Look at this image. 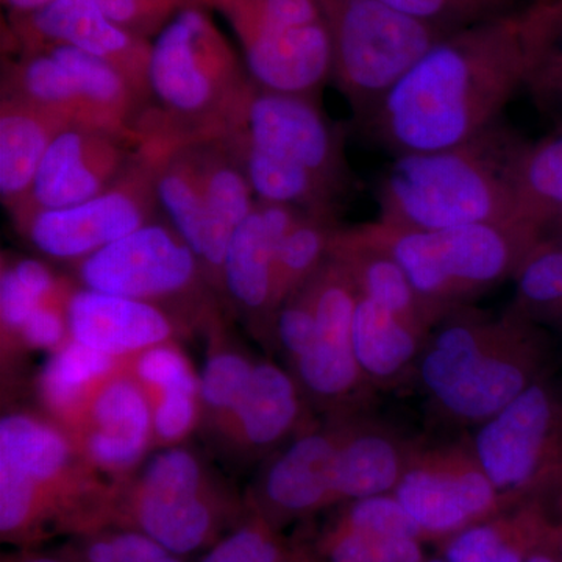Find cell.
<instances>
[{
  "label": "cell",
  "mask_w": 562,
  "mask_h": 562,
  "mask_svg": "<svg viewBox=\"0 0 562 562\" xmlns=\"http://www.w3.org/2000/svg\"><path fill=\"white\" fill-rule=\"evenodd\" d=\"M561 21L562 0H535L450 33L395 85L362 132L395 157L479 138L527 88Z\"/></svg>",
  "instance_id": "cell-1"
},
{
  "label": "cell",
  "mask_w": 562,
  "mask_h": 562,
  "mask_svg": "<svg viewBox=\"0 0 562 562\" xmlns=\"http://www.w3.org/2000/svg\"><path fill=\"white\" fill-rule=\"evenodd\" d=\"M524 144L498 122L453 149L398 155L376 187L379 221L409 231L519 224L514 166Z\"/></svg>",
  "instance_id": "cell-2"
},
{
  "label": "cell",
  "mask_w": 562,
  "mask_h": 562,
  "mask_svg": "<svg viewBox=\"0 0 562 562\" xmlns=\"http://www.w3.org/2000/svg\"><path fill=\"white\" fill-rule=\"evenodd\" d=\"M536 349L531 319L513 306L498 316L464 306L432 328L414 375L436 412L480 427L538 383Z\"/></svg>",
  "instance_id": "cell-3"
},
{
  "label": "cell",
  "mask_w": 562,
  "mask_h": 562,
  "mask_svg": "<svg viewBox=\"0 0 562 562\" xmlns=\"http://www.w3.org/2000/svg\"><path fill=\"white\" fill-rule=\"evenodd\" d=\"M150 101L144 146L158 150L233 132L251 81L228 44L195 7L180 10L150 49Z\"/></svg>",
  "instance_id": "cell-4"
},
{
  "label": "cell",
  "mask_w": 562,
  "mask_h": 562,
  "mask_svg": "<svg viewBox=\"0 0 562 562\" xmlns=\"http://www.w3.org/2000/svg\"><path fill=\"white\" fill-rule=\"evenodd\" d=\"M358 228L402 266L439 321L516 276L539 244L538 233L522 224L409 231L376 221Z\"/></svg>",
  "instance_id": "cell-5"
},
{
  "label": "cell",
  "mask_w": 562,
  "mask_h": 562,
  "mask_svg": "<svg viewBox=\"0 0 562 562\" xmlns=\"http://www.w3.org/2000/svg\"><path fill=\"white\" fill-rule=\"evenodd\" d=\"M333 38V76L358 127L452 31L375 0H322ZM457 32V31H454Z\"/></svg>",
  "instance_id": "cell-6"
},
{
  "label": "cell",
  "mask_w": 562,
  "mask_h": 562,
  "mask_svg": "<svg viewBox=\"0 0 562 562\" xmlns=\"http://www.w3.org/2000/svg\"><path fill=\"white\" fill-rule=\"evenodd\" d=\"M255 87L317 99L333 76L330 22L322 0H220Z\"/></svg>",
  "instance_id": "cell-7"
},
{
  "label": "cell",
  "mask_w": 562,
  "mask_h": 562,
  "mask_svg": "<svg viewBox=\"0 0 562 562\" xmlns=\"http://www.w3.org/2000/svg\"><path fill=\"white\" fill-rule=\"evenodd\" d=\"M113 513L177 557L213 546L225 520L206 465L191 450L176 446L144 465L124 505Z\"/></svg>",
  "instance_id": "cell-8"
},
{
  "label": "cell",
  "mask_w": 562,
  "mask_h": 562,
  "mask_svg": "<svg viewBox=\"0 0 562 562\" xmlns=\"http://www.w3.org/2000/svg\"><path fill=\"white\" fill-rule=\"evenodd\" d=\"M3 94L55 111L72 124L117 133L135 103V92L120 70L63 43H35L7 76Z\"/></svg>",
  "instance_id": "cell-9"
},
{
  "label": "cell",
  "mask_w": 562,
  "mask_h": 562,
  "mask_svg": "<svg viewBox=\"0 0 562 562\" xmlns=\"http://www.w3.org/2000/svg\"><path fill=\"white\" fill-rule=\"evenodd\" d=\"M427 539H450L509 508L473 450L471 439L417 446L392 492Z\"/></svg>",
  "instance_id": "cell-10"
},
{
  "label": "cell",
  "mask_w": 562,
  "mask_h": 562,
  "mask_svg": "<svg viewBox=\"0 0 562 562\" xmlns=\"http://www.w3.org/2000/svg\"><path fill=\"white\" fill-rule=\"evenodd\" d=\"M227 136L312 172L341 198L351 188L342 133L317 99L265 91L251 83L238 124Z\"/></svg>",
  "instance_id": "cell-11"
},
{
  "label": "cell",
  "mask_w": 562,
  "mask_h": 562,
  "mask_svg": "<svg viewBox=\"0 0 562 562\" xmlns=\"http://www.w3.org/2000/svg\"><path fill=\"white\" fill-rule=\"evenodd\" d=\"M83 288L160 305L205 277L199 258L169 224L155 220L77 265Z\"/></svg>",
  "instance_id": "cell-12"
},
{
  "label": "cell",
  "mask_w": 562,
  "mask_h": 562,
  "mask_svg": "<svg viewBox=\"0 0 562 562\" xmlns=\"http://www.w3.org/2000/svg\"><path fill=\"white\" fill-rule=\"evenodd\" d=\"M143 140L106 128L70 124L47 149L29 194L13 211L18 225L40 211L98 198L120 183L143 158Z\"/></svg>",
  "instance_id": "cell-13"
},
{
  "label": "cell",
  "mask_w": 562,
  "mask_h": 562,
  "mask_svg": "<svg viewBox=\"0 0 562 562\" xmlns=\"http://www.w3.org/2000/svg\"><path fill=\"white\" fill-rule=\"evenodd\" d=\"M160 214L149 157L144 151L138 165L109 191L79 205L40 211L18 227L46 257L80 261Z\"/></svg>",
  "instance_id": "cell-14"
},
{
  "label": "cell",
  "mask_w": 562,
  "mask_h": 562,
  "mask_svg": "<svg viewBox=\"0 0 562 562\" xmlns=\"http://www.w3.org/2000/svg\"><path fill=\"white\" fill-rule=\"evenodd\" d=\"M562 414L553 395L535 383L497 416L480 425L472 446L503 497L517 503L553 465Z\"/></svg>",
  "instance_id": "cell-15"
},
{
  "label": "cell",
  "mask_w": 562,
  "mask_h": 562,
  "mask_svg": "<svg viewBox=\"0 0 562 562\" xmlns=\"http://www.w3.org/2000/svg\"><path fill=\"white\" fill-rule=\"evenodd\" d=\"M77 452L60 428L24 413H11L0 422V465L13 469L38 492L47 525L92 528L99 524L81 506L88 497L87 479H79Z\"/></svg>",
  "instance_id": "cell-16"
},
{
  "label": "cell",
  "mask_w": 562,
  "mask_h": 562,
  "mask_svg": "<svg viewBox=\"0 0 562 562\" xmlns=\"http://www.w3.org/2000/svg\"><path fill=\"white\" fill-rule=\"evenodd\" d=\"M346 422L302 432L281 450L260 483L261 516L269 525L335 505V465Z\"/></svg>",
  "instance_id": "cell-17"
},
{
  "label": "cell",
  "mask_w": 562,
  "mask_h": 562,
  "mask_svg": "<svg viewBox=\"0 0 562 562\" xmlns=\"http://www.w3.org/2000/svg\"><path fill=\"white\" fill-rule=\"evenodd\" d=\"M35 43H63L114 66L149 105L151 47L110 20L98 0H52L29 13Z\"/></svg>",
  "instance_id": "cell-18"
},
{
  "label": "cell",
  "mask_w": 562,
  "mask_h": 562,
  "mask_svg": "<svg viewBox=\"0 0 562 562\" xmlns=\"http://www.w3.org/2000/svg\"><path fill=\"white\" fill-rule=\"evenodd\" d=\"M79 428L91 465L116 475L132 471L154 439L149 395L135 376L117 373L95 392Z\"/></svg>",
  "instance_id": "cell-19"
},
{
  "label": "cell",
  "mask_w": 562,
  "mask_h": 562,
  "mask_svg": "<svg viewBox=\"0 0 562 562\" xmlns=\"http://www.w3.org/2000/svg\"><path fill=\"white\" fill-rule=\"evenodd\" d=\"M302 210L258 202L233 233L224 265L222 288L241 312L273 319L276 254Z\"/></svg>",
  "instance_id": "cell-20"
},
{
  "label": "cell",
  "mask_w": 562,
  "mask_h": 562,
  "mask_svg": "<svg viewBox=\"0 0 562 562\" xmlns=\"http://www.w3.org/2000/svg\"><path fill=\"white\" fill-rule=\"evenodd\" d=\"M66 321L69 338L120 360L168 342L176 330L157 303L87 288L69 295Z\"/></svg>",
  "instance_id": "cell-21"
},
{
  "label": "cell",
  "mask_w": 562,
  "mask_h": 562,
  "mask_svg": "<svg viewBox=\"0 0 562 562\" xmlns=\"http://www.w3.org/2000/svg\"><path fill=\"white\" fill-rule=\"evenodd\" d=\"M417 446L390 428L346 422L335 465L336 503L392 494Z\"/></svg>",
  "instance_id": "cell-22"
},
{
  "label": "cell",
  "mask_w": 562,
  "mask_h": 562,
  "mask_svg": "<svg viewBox=\"0 0 562 562\" xmlns=\"http://www.w3.org/2000/svg\"><path fill=\"white\" fill-rule=\"evenodd\" d=\"M328 257L349 272L362 297L379 303L413 327L430 335L441 322L422 301L402 266L369 241L360 228H336Z\"/></svg>",
  "instance_id": "cell-23"
},
{
  "label": "cell",
  "mask_w": 562,
  "mask_h": 562,
  "mask_svg": "<svg viewBox=\"0 0 562 562\" xmlns=\"http://www.w3.org/2000/svg\"><path fill=\"white\" fill-rule=\"evenodd\" d=\"M72 122L16 95L0 105V195L13 211L31 191L41 161L55 136Z\"/></svg>",
  "instance_id": "cell-24"
},
{
  "label": "cell",
  "mask_w": 562,
  "mask_h": 562,
  "mask_svg": "<svg viewBox=\"0 0 562 562\" xmlns=\"http://www.w3.org/2000/svg\"><path fill=\"white\" fill-rule=\"evenodd\" d=\"M302 417L301 386L273 364L255 362L254 372L231 416L221 425L247 450H269L295 431Z\"/></svg>",
  "instance_id": "cell-25"
},
{
  "label": "cell",
  "mask_w": 562,
  "mask_h": 562,
  "mask_svg": "<svg viewBox=\"0 0 562 562\" xmlns=\"http://www.w3.org/2000/svg\"><path fill=\"white\" fill-rule=\"evenodd\" d=\"M428 336L371 299H358L351 339L369 384L387 386L414 375Z\"/></svg>",
  "instance_id": "cell-26"
},
{
  "label": "cell",
  "mask_w": 562,
  "mask_h": 562,
  "mask_svg": "<svg viewBox=\"0 0 562 562\" xmlns=\"http://www.w3.org/2000/svg\"><path fill=\"white\" fill-rule=\"evenodd\" d=\"M122 361L69 338L40 373L38 390L44 405L58 419L80 427L95 392L120 373Z\"/></svg>",
  "instance_id": "cell-27"
},
{
  "label": "cell",
  "mask_w": 562,
  "mask_h": 562,
  "mask_svg": "<svg viewBox=\"0 0 562 562\" xmlns=\"http://www.w3.org/2000/svg\"><path fill=\"white\" fill-rule=\"evenodd\" d=\"M543 528L535 509L512 506L447 539V562H525L541 549Z\"/></svg>",
  "instance_id": "cell-28"
},
{
  "label": "cell",
  "mask_w": 562,
  "mask_h": 562,
  "mask_svg": "<svg viewBox=\"0 0 562 562\" xmlns=\"http://www.w3.org/2000/svg\"><path fill=\"white\" fill-rule=\"evenodd\" d=\"M514 198L517 222L541 235L562 206V128L524 144L514 166Z\"/></svg>",
  "instance_id": "cell-29"
},
{
  "label": "cell",
  "mask_w": 562,
  "mask_h": 562,
  "mask_svg": "<svg viewBox=\"0 0 562 562\" xmlns=\"http://www.w3.org/2000/svg\"><path fill=\"white\" fill-rule=\"evenodd\" d=\"M336 228L331 217L303 211L294 227L284 236L277 249L273 271L276 313L327 261Z\"/></svg>",
  "instance_id": "cell-30"
},
{
  "label": "cell",
  "mask_w": 562,
  "mask_h": 562,
  "mask_svg": "<svg viewBox=\"0 0 562 562\" xmlns=\"http://www.w3.org/2000/svg\"><path fill=\"white\" fill-rule=\"evenodd\" d=\"M419 539L384 535L336 519L319 542L324 562H424Z\"/></svg>",
  "instance_id": "cell-31"
},
{
  "label": "cell",
  "mask_w": 562,
  "mask_h": 562,
  "mask_svg": "<svg viewBox=\"0 0 562 562\" xmlns=\"http://www.w3.org/2000/svg\"><path fill=\"white\" fill-rule=\"evenodd\" d=\"M513 308L532 321L562 314V249L538 244L516 276Z\"/></svg>",
  "instance_id": "cell-32"
},
{
  "label": "cell",
  "mask_w": 562,
  "mask_h": 562,
  "mask_svg": "<svg viewBox=\"0 0 562 562\" xmlns=\"http://www.w3.org/2000/svg\"><path fill=\"white\" fill-rule=\"evenodd\" d=\"M255 362L238 350H214L205 362L201 380V403L220 425L231 416L243 397Z\"/></svg>",
  "instance_id": "cell-33"
},
{
  "label": "cell",
  "mask_w": 562,
  "mask_h": 562,
  "mask_svg": "<svg viewBox=\"0 0 562 562\" xmlns=\"http://www.w3.org/2000/svg\"><path fill=\"white\" fill-rule=\"evenodd\" d=\"M133 376L138 380L150 403L171 391H194L201 394V380L192 371L183 351L171 342L158 344L136 355Z\"/></svg>",
  "instance_id": "cell-34"
},
{
  "label": "cell",
  "mask_w": 562,
  "mask_h": 562,
  "mask_svg": "<svg viewBox=\"0 0 562 562\" xmlns=\"http://www.w3.org/2000/svg\"><path fill=\"white\" fill-rule=\"evenodd\" d=\"M447 31H460L487 18L516 9V0H375Z\"/></svg>",
  "instance_id": "cell-35"
},
{
  "label": "cell",
  "mask_w": 562,
  "mask_h": 562,
  "mask_svg": "<svg viewBox=\"0 0 562 562\" xmlns=\"http://www.w3.org/2000/svg\"><path fill=\"white\" fill-rule=\"evenodd\" d=\"M290 560L276 528L255 514L210 547L201 562H283Z\"/></svg>",
  "instance_id": "cell-36"
},
{
  "label": "cell",
  "mask_w": 562,
  "mask_h": 562,
  "mask_svg": "<svg viewBox=\"0 0 562 562\" xmlns=\"http://www.w3.org/2000/svg\"><path fill=\"white\" fill-rule=\"evenodd\" d=\"M201 394L194 391H171L151 403L154 439L162 446H176L198 424Z\"/></svg>",
  "instance_id": "cell-37"
},
{
  "label": "cell",
  "mask_w": 562,
  "mask_h": 562,
  "mask_svg": "<svg viewBox=\"0 0 562 562\" xmlns=\"http://www.w3.org/2000/svg\"><path fill=\"white\" fill-rule=\"evenodd\" d=\"M168 550L132 528L94 536L80 550V562H150Z\"/></svg>",
  "instance_id": "cell-38"
},
{
  "label": "cell",
  "mask_w": 562,
  "mask_h": 562,
  "mask_svg": "<svg viewBox=\"0 0 562 562\" xmlns=\"http://www.w3.org/2000/svg\"><path fill=\"white\" fill-rule=\"evenodd\" d=\"M532 102L562 128V21L527 83Z\"/></svg>",
  "instance_id": "cell-39"
},
{
  "label": "cell",
  "mask_w": 562,
  "mask_h": 562,
  "mask_svg": "<svg viewBox=\"0 0 562 562\" xmlns=\"http://www.w3.org/2000/svg\"><path fill=\"white\" fill-rule=\"evenodd\" d=\"M103 13L133 35L149 33L173 10L188 9L187 0H98Z\"/></svg>",
  "instance_id": "cell-40"
},
{
  "label": "cell",
  "mask_w": 562,
  "mask_h": 562,
  "mask_svg": "<svg viewBox=\"0 0 562 562\" xmlns=\"http://www.w3.org/2000/svg\"><path fill=\"white\" fill-rule=\"evenodd\" d=\"M58 301L43 303L38 306L27 322L22 325L20 339L36 350H58L68 341V321H66V306H58Z\"/></svg>",
  "instance_id": "cell-41"
},
{
  "label": "cell",
  "mask_w": 562,
  "mask_h": 562,
  "mask_svg": "<svg viewBox=\"0 0 562 562\" xmlns=\"http://www.w3.org/2000/svg\"><path fill=\"white\" fill-rule=\"evenodd\" d=\"M47 302L41 301L32 291H29L10 265H3L0 273V319H2L3 330L9 335H18L32 313Z\"/></svg>",
  "instance_id": "cell-42"
},
{
  "label": "cell",
  "mask_w": 562,
  "mask_h": 562,
  "mask_svg": "<svg viewBox=\"0 0 562 562\" xmlns=\"http://www.w3.org/2000/svg\"><path fill=\"white\" fill-rule=\"evenodd\" d=\"M49 2H52V0H5L10 9L24 11V13H32V11L38 10Z\"/></svg>",
  "instance_id": "cell-43"
},
{
  "label": "cell",
  "mask_w": 562,
  "mask_h": 562,
  "mask_svg": "<svg viewBox=\"0 0 562 562\" xmlns=\"http://www.w3.org/2000/svg\"><path fill=\"white\" fill-rule=\"evenodd\" d=\"M539 244H546V246L562 249V227L558 228V231L543 233L541 238H539Z\"/></svg>",
  "instance_id": "cell-44"
},
{
  "label": "cell",
  "mask_w": 562,
  "mask_h": 562,
  "mask_svg": "<svg viewBox=\"0 0 562 562\" xmlns=\"http://www.w3.org/2000/svg\"><path fill=\"white\" fill-rule=\"evenodd\" d=\"M14 562H70L66 558L49 557V554H24Z\"/></svg>",
  "instance_id": "cell-45"
},
{
  "label": "cell",
  "mask_w": 562,
  "mask_h": 562,
  "mask_svg": "<svg viewBox=\"0 0 562 562\" xmlns=\"http://www.w3.org/2000/svg\"><path fill=\"white\" fill-rule=\"evenodd\" d=\"M525 562H558V560L552 553L547 552L546 547H542V549L536 550Z\"/></svg>",
  "instance_id": "cell-46"
},
{
  "label": "cell",
  "mask_w": 562,
  "mask_h": 562,
  "mask_svg": "<svg viewBox=\"0 0 562 562\" xmlns=\"http://www.w3.org/2000/svg\"><path fill=\"white\" fill-rule=\"evenodd\" d=\"M562 227V206L560 210L557 211V213L553 214L552 220L547 222L546 227L542 228L541 235H539V238L543 235V233L558 231V228Z\"/></svg>",
  "instance_id": "cell-47"
},
{
  "label": "cell",
  "mask_w": 562,
  "mask_h": 562,
  "mask_svg": "<svg viewBox=\"0 0 562 562\" xmlns=\"http://www.w3.org/2000/svg\"><path fill=\"white\" fill-rule=\"evenodd\" d=\"M150 562H183V561H181V557H177V554H173L171 552H166L165 554H161L160 558H157V560H154Z\"/></svg>",
  "instance_id": "cell-48"
},
{
  "label": "cell",
  "mask_w": 562,
  "mask_h": 562,
  "mask_svg": "<svg viewBox=\"0 0 562 562\" xmlns=\"http://www.w3.org/2000/svg\"><path fill=\"white\" fill-rule=\"evenodd\" d=\"M424 562H447V560H425Z\"/></svg>",
  "instance_id": "cell-49"
},
{
  "label": "cell",
  "mask_w": 562,
  "mask_h": 562,
  "mask_svg": "<svg viewBox=\"0 0 562 562\" xmlns=\"http://www.w3.org/2000/svg\"><path fill=\"white\" fill-rule=\"evenodd\" d=\"M283 562H294V561H292L291 558H290V560H286V561H283Z\"/></svg>",
  "instance_id": "cell-50"
}]
</instances>
